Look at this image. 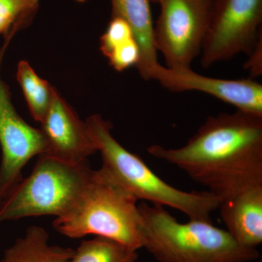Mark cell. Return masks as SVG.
<instances>
[{
  "instance_id": "cell-1",
  "label": "cell",
  "mask_w": 262,
  "mask_h": 262,
  "mask_svg": "<svg viewBox=\"0 0 262 262\" xmlns=\"http://www.w3.org/2000/svg\"><path fill=\"white\" fill-rule=\"evenodd\" d=\"M147 151L226 201L262 184V117L238 110L210 116L182 147Z\"/></svg>"
},
{
  "instance_id": "cell-2",
  "label": "cell",
  "mask_w": 262,
  "mask_h": 262,
  "mask_svg": "<svg viewBox=\"0 0 262 262\" xmlns=\"http://www.w3.org/2000/svg\"><path fill=\"white\" fill-rule=\"evenodd\" d=\"M143 248L159 262H252L257 249L243 247L212 222L181 223L165 207L139 205Z\"/></svg>"
},
{
  "instance_id": "cell-3",
  "label": "cell",
  "mask_w": 262,
  "mask_h": 262,
  "mask_svg": "<svg viewBox=\"0 0 262 262\" xmlns=\"http://www.w3.org/2000/svg\"><path fill=\"white\" fill-rule=\"evenodd\" d=\"M84 122L101 154V168L137 201L170 207L189 220L212 222V213L222 203L214 194L208 190L185 192L160 179L139 155L129 151L114 138L113 125L101 115H91Z\"/></svg>"
},
{
  "instance_id": "cell-4",
  "label": "cell",
  "mask_w": 262,
  "mask_h": 262,
  "mask_svg": "<svg viewBox=\"0 0 262 262\" xmlns=\"http://www.w3.org/2000/svg\"><path fill=\"white\" fill-rule=\"evenodd\" d=\"M137 202L103 169L93 170L73 206L53 221V228L70 238L94 234L138 251L144 244Z\"/></svg>"
},
{
  "instance_id": "cell-5",
  "label": "cell",
  "mask_w": 262,
  "mask_h": 262,
  "mask_svg": "<svg viewBox=\"0 0 262 262\" xmlns=\"http://www.w3.org/2000/svg\"><path fill=\"white\" fill-rule=\"evenodd\" d=\"M94 169L40 155L32 173L0 202V223L28 217L61 216L80 196Z\"/></svg>"
},
{
  "instance_id": "cell-6",
  "label": "cell",
  "mask_w": 262,
  "mask_h": 262,
  "mask_svg": "<svg viewBox=\"0 0 262 262\" xmlns=\"http://www.w3.org/2000/svg\"><path fill=\"white\" fill-rule=\"evenodd\" d=\"M214 0H158L160 13L154 27L157 51L166 67L191 68L201 55Z\"/></svg>"
},
{
  "instance_id": "cell-7",
  "label": "cell",
  "mask_w": 262,
  "mask_h": 262,
  "mask_svg": "<svg viewBox=\"0 0 262 262\" xmlns=\"http://www.w3.org/2000/svg\"><path fill=\"white\" fill-rule=\"evenodd\" d=\"M262 0H214L201 50L204 68L249 54L261 34Z\"/></svg>"
},
{
  "instance_id": "cell-8",
  "label": "cell",
  "mask_w": 262,
  "mask_h": 262,
  "mask_svg": "<svg viewBox=\"0 0 262 262\" xmlns=\"http://www.w3.org/2000/svg\"><path fill=\"white\" fill-rule=\"evenodd\" d=\"M10 41L5 39L0 48V202L23 179L22 170L29 160L47 149L42 130L29 125L17 113L9 86L2 77V63Z\"/></svg>"
},
{
  "instance_id": "cell-9",
  "label": "cell",
  "mask_w": 262,
  "mask_h": 262,
  "mask_svg": "<svg viewBox=\"0 0 262 262\" xmlns=\"http://www.w3.org/2000/svg\"><path fill=\"white\" fill-rule=\"evenodd\" d=\"M152 80L172 92L205 93L232 105L238 111L262 117V85L253 79L214 78L200 75L192 68L170 69L160 64Z\"/></svg>"
},
{
  "instance_id": "cell-10",
  "label": "cell",
  "mask_w": 262,
  "mask_h": 262,
  "mask_svg": "<svg viewBox=\"0 0 262 262\" xmlns=\"http://www.w3.org/2000/svg\"><path fill=\"white\" fill-rule=\"evenodd\" d=\"M40 130L47 143L45 155L61 161L75 165L87 163L88 158L98 151L85 122L56 89Z\"/></svg>"
},
{
  "instance_id": "cell-11",
  "label": "cell",
  "mask_w": 262,
  "mask_h": 262,
  "mask_svg": "<svg viewBox=\"0 0 262 262\" xmlns=\"http://www.w3.org/2000/svg\"><path fill=\"white\" fill-rule=\"evenodd\" d=\"M226 230L243 247L257 249L262 243V184L222 202Z\"/></svg>"
},
{
  "instance_id": "cell-12",
  "label": "cell",
  "mask_w": 262,
  "mask_h": 262,
  "mask_svg": "<svg viewBox=\"0 0 262 262\" xmlns=\"http://www.w3.org/2000/svg\"><path fill=\"white\" fill-rule=\"evenodd\" d=\"M113 16L122 18L132 29L140 50V60L136 66L144 80H152L160 65L155 47L154 24L149 0H111Z\"/></svg>"
},
{
  "instance_id": "cell-13",
  "label": "cell",
  "mask_w": 262,
  "mask_h": 262,
  "mask_svg": "<svg viewBox=\"0 0 262 262\" xmlns=\"http://www.w3.org/2000/svg\"><path fill=\"white\" fill-rule=\"evenodd\" d=\"M74 253L73 248L50 244L49 234L43 227L30 226L23 237L5 250L0 262H64Z\"/></svg>"
},
{
  "instance_id": "cell-14",
  "label": "cell",
  "mask_w": 262,
  "mask_h": 262,
  "mask_svg": "<svg viewBox=\"0 0 262 262\" xmlns=\"http://www.w3.org/2000/svg\"><path fill=\"white\" fill-rule=\"evenodd\" d=\"M137 251L115 239L96 236L82 241L73 256L64 262H136Z\"/></svg>"
},
{
  "instance_id": "cell-15",
  "label": "cell",
  "mask_w": 262,
  "mask_h": 262,
  "mask_svg": "<svg viewBox=\"0 0 262 262\" xmlns=\"http://www.w3.org/2000/svg\"><path fill=\"white\" fill-rule=\"evenodd\" d=\"M17 80L33 118L41 123L51 106L54 88L39 77L27 61L19 62Z\"/></svg>"
},
{
  "instance_id": "cell-16",
  "label": "cell",
  "mask_w": 262,
  "mask_h": 262,
  "mask_svg": "<svg viewBox=\"0 0 262 262\" xmlns=\"http://www.w3.org/2000/svg\"><path fill=\"white\" fill-rule=\"evenodd\" d=\"M40 0H0V35L11 37L27 27L37 13Z\"/></svg>"
},
{
  "instance_id": "cell-17",
  "label": "cell",
  "mask_w": 262,
  "mask_h": 262,
  "mask_svg": "<svg viewBox=\"0 0 262 262\" xmlns=\"http://www.w3.org/2000/svg\"><path fill=\"white\" fill-rule=\"evenodd\" d=\"M133 38L135 37L130 26L122 18L112 17L106 32L101 36L100 49L107 57L114 50Z\"/></svg>"
},
{
  "instance_id": "cell-18",
  "label": "cell",
  "mask_w": 262,
  "mask_h": 262,
  "mask_svg": "<svg viewBox=\"0 0 262 262\" xmlns=\"http://www.w3.org/2000/svg\"><path fill=\"white\" fill-rule=\"evenodd\" d=\"M106 58L110 65L118 72L138 65L140 60V50L134 38L114 50Z\"/></svg>"
},
{
  "instance_id": "cell-19",
  "label": "cell",
  "mask_w": 262,
  "mask_h": 262,
  "mask_svg": "<svg viewBox=\"0 0 262 262\" xmlns=\"http://www.w3.org/2000/svg\"><path fill=\"white\" fill-rule=\"evenodd\" d=\"M248 56L249 58L245 63V68L249 72L251 79L259 77L262 75V34Z\"/></svg>"
},
{
  "instance_id": "cell-20",
  "label": "cell",
  "mask_w": 262,
  "mask_h": 262,
  "mask_svg": "<svg viewBox=\"0 0 262 262\" xmlns=\"http://www.w3.org/2000/svg\"><path fill=\"white\" fill-rule=\"evenodd\" d=\"M77 2H79V3H84V2L87 1V0H76Z\"/></svg>"
},
{
  "instance_id": "cell-21",
  "label": "cell",
  "mask_w": 262,
  "mask_h": 262,
  "mask_svg": "<svg viewBox=\"0 0 262 262\" xmlns=\"http://www.w3.org/2000/svg\"><path fill=\"white\" fill-rule=\"evenodd\" d=\"M149 1L153 2V3H158V0H149Z\"/></svg>"
},
{
  "instance_id": "cell-22",
  "label": "cell",
  "mask_w": 262,
  "mask_h": 262,
  "mask_svg": "<svg viewBox=\"0 0 262 262\" xmlns=\"http://www.w3.org/2000/svg\"><path fill=\"white\" fill-rule=\"evenodd\" d=\"M252 262H253V261H252ZM260 262H261V261H260Z\"/></svg>"
}]
</instances>
